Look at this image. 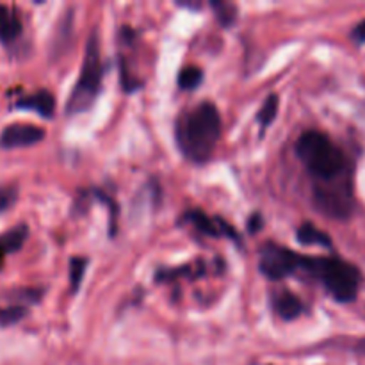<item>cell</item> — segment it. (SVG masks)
<instances>
[{
  "label": "cell",
  "mask_w": 365,
  "mask_h": 365,
  "mask_svg": "<svg viewBox=\"0 0 365 365\" xmlns=\"http://www.w3.org/2000/svg\"><path fill=\"white\" fill-rule=\"evenodd\" d=\"M296 155L305 164L314 184L353 178V164L344 150L319 130H307L296 141Z\"/></svg>",
  "instance_id": "obj_1"
},
{
  "label": "cell",
  "mask_w": 365,
  "mask_h": 365,
  "mask_svg": "<svg viewBox=\"0 0 365 365\" xmlns=\"http://www.w3.org/2000/svg\"><path fill=\"white\" fill-rule=\"evenodd\" d=\"M175 134L178 148L189 160L205 163L221 138L220 110L214 103L202 102L178 118Z\"/></svg>",
  "instance_id": "obj_2"
},
{
  "label": "cell",
  "mask_w": 365,
  "mask_h": 365,
  "mask_svg": "<svg viewBox=\"0 0 365 365\" xmlns=\"http://www.w3.org/2000/svg\"><path fill=\"white\" fill-rule=\"evenodd\" d=\"M299 269L319 280L335 302L351 303L359 296L362 273L348 260H342L339 257L302 255Z\"/></svg>",
  "instance_id": "obj_3"
},
{
  "label": "cell",
  "mask_w": 365,
  "mask_h": 365,
  "mask_svg": "<svg viewBox=\"0 0 365 365\" xmlns=\"http://www.w3.org/2000/svg\"><path fill=\"white\" fill-rule=\"evenodd\" d=\"M102 88V57H100V41L96 31L89 36L86 45L84 63L81 68V77L71 91L66 103L68 114H78L93 106Z\"/></svg>",
  "instance_id": "obj_4"
},
{
  "label": "cell",
  "mask_w": 365,
  "mask_h": 365,
  "mask_svg": "<svg viewBox=\"0 0 365 365\" xmlns=\"http://www.w3.org/2000/svg\"><path fill=\"white\" fill-rule=\"evenodd\" d=\"M312 200L316 209L331 220H349L355 210V187L353 178L331 182V184H314Z\"/></svg>",
  "instance_id": "obj_5"
},
{
  "label": "cell",
  "mask_w": 365,
  "mask_h": 365,
  "mask_svg": "<svg viewBox=\"0 0 365 365\" xmlns=\"http://www.w3.org/2000/svg\"><path fill=\"white\" fill-rule=\"evenodd\" d=\"M299 262H302L299 253L284 248V246L273 245V242L260 250L259 267L264 277H267L269 280L278 282L291 277L299 269Z\"/></svg>",
  "instance_id": "obj_6"
},
{
  "label": "cell",
  "mask_w": 365,
  "mask_h": 365,
  "mask_svg": "<svg viewBox=\"0 0 365 365\" xmlns=\"http://www.w3.org/2000/svg\"><path fill=\"white\" fill-rule=\"evenodd\" d=\"M45 139V130L38 125L13 123L0 132V148L13 150L38 145Z\"/></svg>",
  "instance_id": "obj_7"
},
{
  "label": "cell",
  "mask_w": 365,
  "mask_h": 365,
  "mask_svg": "<svg viewBox=\"0 0 365 365\" xmlns=\"http://www.w3.org/2000/svg\"><path fill=\"white\" fill-rule=\"evenodd\" d=\"M185 221H191L196 228H198L202 234L210 235V237H221V235H228V237H237L235 232L232 230V227H228L227 223H223L221 220H210L207 214H203L202 210H189L184 216Z\"/></svg>",
  "instance_id": "obj_8"
},
{
  "label": "cell",
  "mask_w": 365,
  "mask_h": 365,
  "mask_svg": "<svg viewBox=\"0 0 365 365\" xmlns=\"http://www.w3.org/2000/svg\"><path fill=\"white\" fill-rule=\"evenodd\" d=\"M16 107L34 110V113H38L43 118H50L53 114V110H56V98H53V95L50 91L41 89V91H36L32 95L18 100Z\"/></svg>",
  "instance_id": "obj_9"
},
{
  "label": "cell",
  "mask_w": 365,
  "mask_h": 365,
  "mask_svg": "<svg viewBox=\"0 0 365 365\" xmlns=\"http://www.w3.org/2000/svg\"><path fill=\"white\" fill-rule=\"evenodd\" d=\"M273 307L274 312H277L284 321L298 319L303 314V310H305V305H303L302 299L289 291H282L278 292V294H274Z\"/></svg>",
  "instance_id": "obj_10"
},
{
  "label": "cell",
  "mask_w": 365,
  "mask_h": 365,
  "mask_svg": "<svg viewBox=\"0 0 365 365\" xmlns=\"http://www.w3.org/2000/svg\"><path fill=\"white\" fill-rule=\"evenodd\" d=\"M21 34V21L14 11L0 6V41L11 43Z\"/></svg>",
  "instance_id": "obj_11"
},
{
  "label": "cell",
  "mask_w": 365,
  "mask_h": 365,
  "mask_svg": "<svg viewBox=\"0 0 365 365\" xmlns=\"http://www.w3.org/2000/svg\"><path fill=\"white\" fill-rule=\"evenodd\" d=\"M296 237L305 246H323V248H331L334 246V241H331L330 235L327 232L319 230L312 223H303L298 228V232H296Z\"/></svg>",
  "instance_id": "obj_12"
},
{
  "label": "cell",
  "mask_w": 365,
  "mask_h": 365,
  "mask_svg": "<svg viewBox=\"0 0 365 365\" xmlns=\"http://www.w3.org/2000/svg\"><path fill=\"white\" fill-rule=\"evenodd\" d=\"M29 235L27 225H18V227L11 228L9 232L0 235V252L6 255V253H14L24 246L25 239Z\"/></svg>",
  "instance_id": "obj_13"
},
{
  "label": "cell",
  "mask_w": 365,
  "mask_h": 365,
  "mask_svg": "<svg viewBox=\"0 0 365 365\" xmlns=\"http://www.w3.org/2000/svg\"><path fill=\"white\" fill-rule=\"evenodd\" d=\"M278 103H280V102H278V96L271 95V96H267L266 102H264L262 107H260L259 114H257V121L260 123L262 130H266V128L269 127L271 123H273L274 118H277Z\"/></svg>",
  "instance_id": "obj_14"
},
{
  "label": "cell",
  "mask_w": 365,
  "mask_h": 365,
  "mask_svg": "<svg viewBox=\"0 0 365 365\" xmlns=\"http://www.w3.org/2000/svg\"><path fill=\"white\" fill-rule=\"evenodd\" d=\"M203 81V71L196 66H187L180 71L178 75V88L185 89V91H191L196 89Z\"/></svg>",
  "instance_id": "obj_15"
},
{
  "label": "cell",
  "mask_w": 365,
  "mask_h": 365,
  "mask_svg": "<svg viewBox=\"0 0 365 365\" xmlns=\"http://www.w3.org/2000/svg\"><path fill=\"white\" fill-rule=\"evenodd\" d=\"M27 316V307L24 305H11L6 309H0V327L7 328L11 324L20 323Z\"/></svg>",
  "instance_id": "obj_16"
},
{
  "label": "cell",
  "mask_w": 365,
  "mask_h": 365,
  "mask_svg": "<svg viewBox=\"0 0 365 365\" xmlns=\"http://www.w3.org/2000/svg\"><path fill=\"white\" fill-rule=\"evenodd\" d=\"M86 267H88V260L82 259V257H73L70 260V284L71 291L77 292L78 287H81V282L84 278Z\"/></svg>",
  "instance_id": "obj_17"
},
{
  "label": "cell",
  "mask_w": 365,
  "mask_h": 365,
  "mask_svg": "<svg viewBox=\"0 0 365 365\" xmlns=\"http://www.w3.org/2000/svg\"><path fill=\"white\" fill-rule=\"evenodd\" d=\"M212 7L217 14V20H220L223 25L234 24L235 18H237V9H235L234 4L212 2Z\"/></svg>",
  "instance_id": "obj_18"
},
{
  "label": "cell",
  "mask_w": 365,
  "mask_h": 365,
  "mask_svg": "<svg viewBox=\"0 0 365 365\" xmlns=\"http://www.w3.org/2000/svg\"><path fill=\"white\" fill-rule=\"evenodd\" d=\"M9 298L13 302H18V305H21V303H36L41 298V291L39 289H20V291L11 292Z\"/></svg>",
  "instance_id": "obj_19"
},
{
  "label": "cell",
  "mask_w": 365,
  "mask_h": 365,
  "mask_svg": "<svg viewBox=\"0 0 365 365\" xmlns=\"http://www.w3.org/2000/svg\"><path fill=\"white\" fill-rule=\"evenodd\" d=\"M14 202H16V187L0 185V212L9 209Z\"/></svg>",
  "instance_id": "obj_20"
},
{
  "label": "cell",
  "mask_w": 365,
  "mask_h": 365,
  "mask_svg": "<svg viewBox=\"0 0 365 365\" xmlns=\"http://www.w3.org/2000/svg\"><path fill=\"white\" fill-rule=\"evenodd\" d=\"M351 39L356 45H365V20L359 21L351 31Z\"/></svg>",
  "instance_id": "obj_21"
},
{
  "label": "cell",
  "mask_w": 365,
  "mask_h": 365,
  "mask_svg": "<svg viewBox=\"0 0 365 365\" xmlns=\"http://www.w3.org/2000/svg\"><path fill=\"white\" fill-rule=\"evenodd\" d=\"M248 228L250 232H259L260 228H262V217H260L259 214H253L252 220L248 221Z\"/></svg>",
  "instance_id": "obj_22"
}]
</instances>
